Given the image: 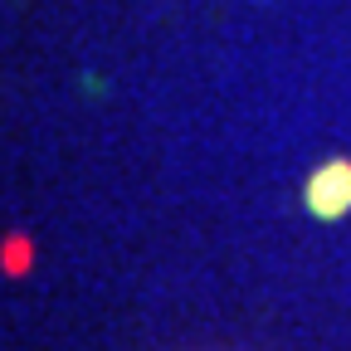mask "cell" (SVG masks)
<instances>
[{
  "label": "cell",
  "instance_id": "6da1fadb",
  "mask_svg": "<svg viewBox=\"0 0 351 351\" xmlns=\"http://www.w3.org/2000/svg\"><path fill=\"white\" fill-rule=\"evenodd\" d=\"M307 200H313L317 215H341L351 205V166L346 161H332L313 176V186H307Z\"/></svg>",
  "mask_w": 351,
  "mask_h": 351
}]
</instances>
